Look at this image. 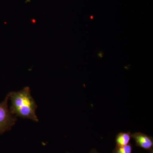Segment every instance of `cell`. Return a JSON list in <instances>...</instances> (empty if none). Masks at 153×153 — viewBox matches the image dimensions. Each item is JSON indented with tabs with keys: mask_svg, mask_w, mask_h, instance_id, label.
I'll list each match as a JSON object with an SVG mask.
<instances>
[{
	"mask_svg": "<svg viewBox=\"0 0 153 153\" xmlns=\"http://www.w3.org/2000/svg\"><path fill=\"white\" fill-rule=\"evenodd\" d=\"M8 94L11 101L9 108L12 114L16 117L28 119L36 122L39 121L36 114L37 105L31 95L30 87L27 86Z\"/></svg>",
	"mask_w": 153,
	"mask_h": 153,
	"instance_id": "cell-1",
	"label": "cell"
},
{
	"mask_svg": "<svg viewBox=\"0 0 153 153\" xmlns=\"http://www.w3.org/2000/svg\"><path fill=\"white\" fill-rule=\"evenodd\" d=\"M9 94L0 102V134L10 130L16 122V117L11 113L8 107Z\"/></svg>",
	"mask_w": 153,
	"mask_h": 153,
	"instance_id": "cell-2",
	"label": "cell"
},
{
	"mask_svg": "<svg viewBox=\"0 0 153 153\" xmlns=\"http://www.w3.org/2000/svg\"><path fill=\"white\" fill-rule=\"evenodd\" d=\"M131 137L135 142L137 146L142 148L150 152H153L152 137L140 132L131 134Z\"/></svg>",
	"mask_w": 153,
	"mask_h": 153,
	"instance_id": "cell-3",
	"label": "cell"
},
{
	"mask_svg": "<svg viewBox=\"0 0 153 153\" xmlns=\"http://www.w3.org/2000/svg\"><path fill=\"white\" fill-rule=\"evenodd\" d=\"M131 133L130 131L118 134L115 139L116 146H121L128 144L131 138Z\"/></svg>",
	"mask_w": 153,
	"mask_h": 153,
	"instance_id": "cell-4",
	"label": "cell"
},
{
	"mask_svg": "<svg viewBox=\"0 0 153 153\" xmlns=\"http://www.w3.org/2000/svg\"><path fill=\"white\" fill-rule=\"evenodd\" d=\"M132 145L129 143L128 144L121 146H116L112 153H132Z\"/></svg>",
	"mask_w": 153,
	"mask_h": 153,
	"instance_id": "cell-5",
	"label": "cell"
},
{
	"mask_svg": "<svg viewBox=\"0 0 153 153\" xmlns=\"http://www.w3.org/2000/svg\"><path fill=\"white\" fill-rule=\"evenodd\" d=\"M89 153H100V152H99L96 149H92L90 151V152Z\"/></svg>",
	"mask_w": 153,
	"mask_h": 153,
	"instance_id": "cell-6",
	"label": "cell"
},
{
	"mask_svg": "<svg viewBox=\"0 0 153 153\" xmlns=\"http://www.w3.org/2000/svg\"><path fill=\"white\" fill-rule=\"evenodd\" d=\"M150 153H153V152H150Z\"/></svg>",
	"mask_w": 153,
	"mask_h": 153,
	"instance_id": "cell-7",
	"label": "cell"
},
{
	"mask_svg": "<svg viewBox=\"0 0 153 153\" xmlns=\"http://www.w3.org/2000/svg\"></svg>",
	"mask_w": 153,
	"mask_h": 153,
	"instance_id": "cell-8",
	"label": "cell"
}]
</instances>
